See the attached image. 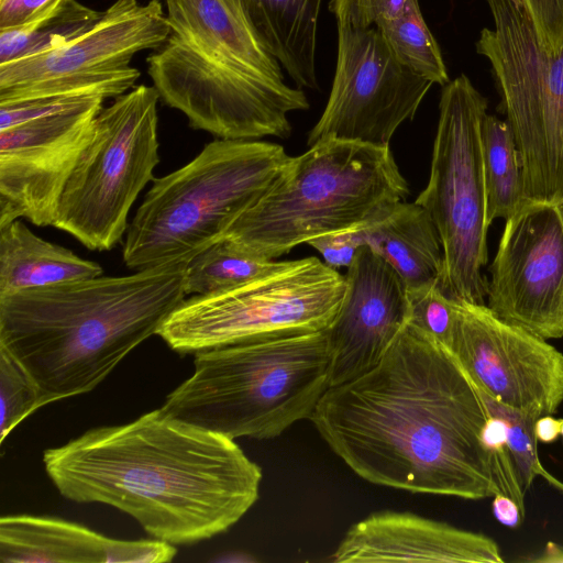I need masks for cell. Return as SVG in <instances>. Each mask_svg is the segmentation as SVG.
I'll return each instance as SVG.
<instances>
[{"instance_id": "obj_1", "label": "cell", "mask_w": 563, "mask_h": 563, "mask_svg": "<svg viewBox=\"0 0 563 563\" xmlns=\"http://www.w3.org/2000/svg\"><path fill=\"white\" fill-rule=\"evenodd\" d=\"M489 418L453 355L406 323L376 366L328 388L310 421L369 483L478 500L503 493Z\"/></svg>"}, {"instance_id": "obj_2", "label": "cell", "mask_w": 563, "mask_h": 563, "mask_svg": "<svg viewBox=\"0 0 563 563\" xmlns=\"http://www.w3.org/2000/svg\"><path fill=\"white\" fill-rule=\"evenodd\" d=\"M43 463L63 497L112 506L174 545L228 531L258 499L263 477L233 439L162 408L47 449Z\"/></svg>"}, {"instance_id": "obj_3", "label": "cell", "mask_w": 563, "mask_h": 563, "mask_svg": "<svg viewBox=\"0 0 563 563\" xmlns=\"http://www.w3.org/2000/svg\"><path fill=\"white\" fill-rule=\"evenodd\" d=\"M185 264L0 296V346L36 380L44 406L86 394L186 299Z\"/></svg>"}, {"instance_id": "obj_4", "label": "cell", "mask_w": 563, "mask_h": 563, "mask_svg": "<svg viewBox=\"0 0 563 563\" xmlns=\"http://www.w3.org/2000/svg\"><path fill=\"white\" fill-rule=\"evenodd\" d=\"M164 1L169 34L146 58L161 100L217 139L289 137L288 115L308 98L285 82L240 0Z\"/></svg>"}, {"instance_id": "obj_5", "label": "cell", "mask_w": 563, "mask_h": 563, "mask_svg": "<svg viewBox=\"0 0 563 563\" xmlns=\"http://www.w3.org/2000/svg\"><path fill=\"white\" fill-rule=\"evenodd\" d=\"M194 366L163 410L233 440L273 439L310 420L330 387L328 329L200 351Z\"/></svg>"}, {"instance_id": "obj_6", "label": "cell", "mask_w": 563, "mask_h": 563, "mask_svg": "<svg viewBox=\"0 0 563 563\" xmlns=\"http://www.w3.org/2000/svg\"><path fill=\"white\" fill-rule=\"evenodd\" d=\"M408 194L389 146L325 137L289 156L225 238L253 256L274 260L318 235L376 219Z\"/></svg>"}, {"instance_id": "obj_7", "label": "cell", "mask_w": 563, "mask_h": 563, "mask_svg": "<svg viewBox=\"0 0 563 563\" xmlns=\"http://www.w3.org/2000/svg\"><path fill=\"white\" fill-rule=\"evenodd\" d=\"M289 156L273 142L216 139L183 167L154 179L129 224L126 267L187 263L225 238Z\"/></svg>"}, {"instance_id": "obj_8", "label": "cell", "mask_w": 563, "mask_h": 563, "mask_svg": "<svg viewBox=\"0 0 563 563\" xmlns=\"http://www.w3.org/2000/svg\"><path fill=\"white\" fill-rule=\"evenodd\" d=\"M486 98L461 74L442 87L430 177L416 203L433 220L443 250L439 286L459 301L485 305L488 279L486 189L481 126Z\"/></svg>"}, {"instance_id": "obj_9", "label": "cell", "mask_w": 563, "mask_h": 563, "mask_svg": "<svg viewBox=\"0 0 563 563\" xmlns=\"http://www.w3.org/2000/svg\"><path fill=\"white\" fill-rule=\"evenodd\" d=\"M345 292V278L316 256L280 261L235 287L185 299L157 334L180 354L245 341L327 330Z\"/></svg>"}, {"instance_id": "obj_10", "label": "cell", "mask_w": 563, "mask_h": 563, "mask_svg": "<svg viewBox=\"0 0 563 563\" xmlns=\"http://www.w3.org/2000/svg\"><path fill=\"white\" fill-rule=\"evenodd\" d=\"M494 26L476 52L492 66L522 162L528 200L563 206V43L547 51L520 0H486Z\"/></svg>"}, {"instance_id": "obj_11", "label": "cell", "mask_w": 563, "mask_h": 563, "mask_svg": "<svg viewBox=\"0 0 563 563\" xmlns=\"http://www.w3.org/2000/svg\"><path fill=\"white\" fill-rule=\"evenodd\" d=\"M159 99L153 86L139 85L101 109L52 227L92 251H109L122 240L130 210L159 163Z\"/></svg>"}, {"instance_id": "obj_12", "label": "cell", "mask_w": 563, "mask_h": 563, "mask_svg": "<svg viewBox=\"0 0 563 563\" xmlns=\"http://www.w3.org/2000/svg\"><path fill=\"white\" fill-rule=\"evenodd\" d=\"M169 25L159 0H115L87 32L67 44L0 65V104L48 96L117 98L141 73L135 54L156 49Z\"/></svg>"}, {"instance_id": "obj_13", "label": "cell", "mask_w": 563, "mask_h": 563, "mask_svg": "<svg viewBox=\"0 0 563 563\" xmlns=\"http://www.w3.org/2000/svg\"><path fill=\"white\" fill-rule=\"evenodd\" d=\"M336 32L330 95L307 144L335 137L389 146L400 124L415 118L433 84L404 66L376 26L336 23Z\"/></svg>"}, {"instance_id": "obj_14", "label": "cell", "mask_w": 563, "mask_h": 563, "mask_svg": "<svg viewBox=\"0 0 563 563\" xmlns=\"http://www.w3.org/2000/svg\"><path fill=\"white\" fill-rule=\"evenodd\" d=\"M486 306L544 339L563 338V206L528 201L506 219Z\"/></svg>"}, {"instance_id": "obj_15", "label": "cell", "mask_w": 563, "mask_h": 563, "mask_svg": "<svg viewBox=\"0 0 563 563\" xmlns=\"http://www.w3.org/2000/svg\"><path fill=\"white\" fill-rule=\"evenodd\" d=\"M475 387L504 405L553 415L563 402V353L487 306L460 301L449 351Z\"/></svg>"}, {"instance_id": "obj_16", "label": "cell", "mask_w": 563, "mask_h": 563, "mask_svg": "<svg viewBox=\"0 0 563 563\" xmlns=\"http://www.w3.org/2000/svg\"><path fill=\"white\" fill-rule=\"evenodd\" d=\"M103 101V97H90L0 131V227L20 218L36 227L53 225Z\"/></svg>"}, {"instance_id": "obj_17", "label": "cell", "mask_w": 563, "mask_h": 563, "mask_svg": "<svg viewBox=\"0 0 563 563\" xmlns=\"http://www.w3.org/2000/svg\"><path fill=\"white\" fill-rule=\"evenodd\" d=\"M344 278L345 292L328 328L330 386L376 366L407 323V287L369 247L360 249Z\"/></svg>"}, {"instance_id": "obj_18", "label": "cell", "mask_w": 563, "mask_h": 563, "mask_svg": "<svg viewBox=\"0 0 563 563\" xmlns=\"http://www.w3.org/2000/svg\"><path fill=\"white\" fill-rule=\"evenodd\" d=\"M352 562L503 563L490 537L412 512L382 510L354 523L331 559Z\"/></svg>"}, {"instance_id": "obj_19", "label": "cell", "mask_w": 563, "mask_h": 563, "mask_svg": "<svg viewBox=\"0 0 563 563\" xmlns=\"http://www.w3.org/2000/svg\"><path fill=\"white\" fill-rule=\"evenodd\" d=\"M176 553L174 544L158 539H113L59 518H0L2 563H163L170 562Z\"/></svg>"}, {"instance_id": "obj_20", "label": "cell", "mask_w": 563, "mask_h": 563, "mask_svg": "<svg viewBox=\"0 0 563 563\" xmlns=\"http://www.w3.org/2000/svg\"><path fill=\"white\" fill-rule=\"evenodd\" d=\"M354 229L362 246L384 258L407 288L439 283L443 268L440 235L430 214L415 201L398 202Z\"/></svg>"}, {"instance_id": "obj_21", "label": "cell", "mask_w": 563, "mask_h": 563, "mask_svg": "<svg viewBox=\"0 0 563 563\" xmlns=\"http://www.w3.org/2000/svg\"><path fill=\"white\" fill-rule=\"evenodd\" d=\"M266 49L302 89L318 90V21L322 0H240Z\"/></svg>"}, {"instance_id": "obj_22", "label": "cell", "mask_w": 563, "mask_h": 563, "mask_svg": "<svg viewBox=\"0 0 563 563\" xmlns=\"http://www.w3.org/2000/svg\"><path fill=\"white\" fill-rule=\"evenodd\" d=\"M102 273L97 262L43 240L20 219L0 227V296Z\"/></svg>"}, {"instance_id": "obj_23", "label": "cell", "mask_w": 563, "mask_h": 563, "mask_svg": "<svg viewBox=\"0 0 563 563\" xmlns=\"http://www.w3.org/2000/svg\"><path fill=\"white\" fill-rule=\"evenodd\" d=\"M486 220L507 219L528 201L522 162L514 132L506 120L486 113L481 126Z\"/></svg>"}, {"instance_id": "obj_24", "label": "cell", "mask_w": 563, "mask_h": 563, "mask_svg": "<svg viewBox=\"0 0 563 563\" xmlns=\"http://www.w3.org/2000/svg\"><path fill=\"white\" fill-rule=\"evenodd\" d=\"M103 12L64 0L26 25L0 30V65L56 49L90 30Z\"/></svg>"}, {"instance_id": "obj_25", "label": "cell", "mask_w": 563, "mask_h": 563, "mask_svg": "<svg viewBox=\"0 0 563 563\" xmlns=\"http://www.w3.org/2000/svg\"><path fill=\"white\" fill-rule=\"evenodd\" d=\"M279 263L253 256L223 238L185 264L184 290L186 296L225 290L272 272Z\"/></svg>"}, {"instance_id": "obj_26", "label": "cell", "mask_w": 563, "mask_h": 563, "mask_svg": "<svg viewBox=\"0 0 563 563\" xmlns=\"http://www.w3.org/2000/svg\"><path fill=\"white\" fill-rule=\"evenodd\" d=\"M375 26L404 66L432 84L443 87L450 81L441 49L423 19L419 0H406L398 15Z\"/></svg>"}, {"instance_id": "obj_27", "label": "cell", "mask_w": 563, "mask_h": 563, "mask_svg": "<svg viewBox=\"0 0 563 563\" xmlns=\"http://www.w3.org/2000/svg\"><path fill=\"white\" fill-rule=\"evenodd\" d=\"M478 391L489 415L501 420L505 426L507 448L522 494H526L537 476H542L554 485L558 479L542 466L538 454L534 426L538 418L543 415L537 410L518 409L504 405L487 394Z\"/></svg>"}, {"instance_id": "obj_28", "label": "cell", "mask_w": 563, "mask_h": 563, "mask_svg": "<svg viewBox=\"0 0 563 563\" xmlns=\"http://www.w3.org/2000/svg\"><path fill=\"white\" fill-rule=\"evenodd\" d=\"M407 323L450 351L460 320V301L439 283L407 288Z\"/></svg>"}, {"instance_id": "obj_29", "label": "cell", "mask_w": 563, "mask_h": 563, "mask_svg": "<svg viewBox=\"0 0 563 563\" xmlns=\"http://www.w3.org/2000/svg\"><path fill=\"white\" fill-rule=\"evenodd\" d=\"M0 443L37 408L44 406L38 384L24 366L0 346Z\"/></svg>"}, {"instance_id": "obj_30", "label": "cell", "mask_w": 563, "mask_h": 563, "mask_svg": "<svg viewBox=\"0 0 563 563\" xmlns=\"http://www.w3.org/2000/svg\"><path fill=\"white\" fill-rule=\"evenodd\" d=\"M405 3L406 0H330L328 8L336 23L367 29L398 15Z\"/></svg>"}, {"instance_id": "obj_31", "label": "cell", "mask_w": 563, "mask_h": 563, "mask_svg": "<svg viewBox=\"0 0 563 563\" xmlns=\"http://www.w3.org/2000/svg\"><path fill=\"white\" fill-rule=\"evenodd\" d=\"M533 23L538 40L549 52L563 43V0H520Z\"/></svg>"}, {"instance_id": "obj_32", "label": "cell", "mask_w": 563, "mask_h": 563, "mask_svg": "<svg viewBox=\"0 0 563 563\" xmlns=\"http://www.w3.org/2000/svg\"><path fill=\"white\" fill-rule=\"evenodd\" d=\"M307 244L320 253L323 263L336 271L347 268L362 247L354 227L318 235Z\"/></svg>"}, {"instance_id": "obj_33", "label": "cell", "mask_w": 563, "mask_h": 563, "mask_svg": "<svg viewBox=\"0 0 563 563\" xmlns=\"http://www.w3.org/2000/svg\"><path fill=\"white\" fill-rule=\"evenodd\" d=\"M64 0H0V30L15 29L44 16Z\"/></svg>"}, {"instance_id": "obj_34", "label": "cell", "mask_w": 563, "mask_h": 563, "mask_svg": "<svg viewBox=\"0 0 563 563\" xmlns=\"http://www.w3.org/2000/svg\"><path fill=\"white\" fill-rule=\"evenodd\" d=\"M492 509L496 520L508 528L519 527L525 517L518 503L504 493L493 496Z\"/></svg>"}, {"instance_id": "obj_35", "label": "cell", "mask_w": 563, "mask_h": 563, "mask_svg": "<svg viewBox=\"0 0 563 563\" xmlns=\"http://www.w3.org/2000/svg\"><path fill=\"white\" fill-rule=\"evenodd\" d=\"M561 423L562 419H556L552 415L540 416L534 426L538 442H555L561 435Z\"/></svg>"}, {"instance_id": "obj_36", "label": "cell", "mask_w": 563, "mask_h": 563, "mask_svg": "<svg viewBox=\"0 0 563 563\" xmlns=\"http://www.w3.org/2000/svg\"><path fill=\"white\" fill-rule=\"evenodd\" d=\"M530 561L536 563H563V547L549 541L541 554Z\"/></svg>"}, {"instance_id": "obj_37", "label": "cell", "mask_w": 563, "mask_h": 563, "mask_svg": "<svg viewBox=\"0 0 563 563\" xmlns=\"http://www.w3.org/2000/svg\"><path fill=\"white\" fill-rule=\"evenodd\" d=\"M556 487L563 492V483L559 482V484L556 485Z\"/></svg>"}, {"instance_id": "obj_38", "label": "cell", "mask_w": 563, "mask_h": 563, "mask_svg": "<svg viewBox=\"0 0 563 563\" xmlns=\"http://www.w3.org/2000/svg\"><path fill=\"white\" fill-rule=\"evenodd\" d=\"M561 435L563 437V419H562V423H561Z\"/></svg>"}]
</instances>
